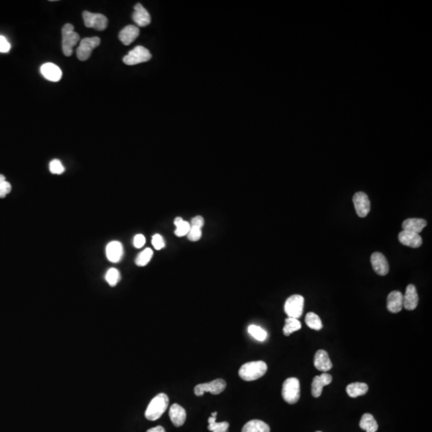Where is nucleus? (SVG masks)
<instances>
[{
	"label": "nucleus",
	"instance_id": "f257e3e1",
	"mask_svg": "<svg viewBox=\"0 0 432 432\" xmlns=\"http://www.w3.org/2000/svg\"><path fill=\"white\" fill-rule=\"evenodd\" d=\"M268 365L264 361H254L245 363L240 367L239 375L245 381H254L265 375Z\"/></svg>",
	"mask_w": 432,
	"mask_h": 432
},
{
	"label": "nucleus",
	"instance_id": "f03ea898",
	"mask_svg": "<svg viewBox=\"0 0 432 432\" xmlns=\"http://www.w3.org/2000/svg\"><path fill=\"white\" fill-rule=\"evenodd\" d=\"M169 404V398L164 393L157 394L149 403L145 411V417L150 421L159 419L166 411Z\"/></svg>",
	"mask_w": 432,
	"mask_h": 432
},
{
	"label": "nucleus",
	"instance_id": "7ed1b4c3",
	"mask_svg": "<svg viewBox=\"0 0 432 432\" xmlns=\"http://www.w3.org/2000/svg\"><path fill=\"white\" fill-rule=\"evenodd\" d=\"M72 24H67L62 28V48L64 56H72L73 48L80 41V37L78 33L74 31Z\"/></svg>",
	"mask_w": 432,
	"mask_h": 432
},
{
	"label": "nucleus",
	"instance_id": "20e7f679",
	"mask_svg": "<svg viewBox=\"0 0 432 432\" xmlns=\"http://www.w3.org/2000/svg\"><path fill=\"white\" fill-rule=\"evenodd\" d=\"M282 396L289 404H295L300 398V383L297 378H289L284 381Z\"/></svg>",
	"mask_w": 432,
	"mask_h": 432
},
{
	"label": "nucleus",
	"instance_id": "39448f33",
	"mask_svg": "<svg viewBox=\"0 0 432 432\" xmlns=\"http://www.w3.org/2000/svg\"><path fill=\"white\" fill-rule=\"evenodd\" d=\"M304 298L300 295L290 296L284 305V311L288 317L300 319L303 315Z\"/></svg>",
	"mask_w": 432,
	"mask_h": 432
},
{
	"label": "nucleus",
	"instance_id": "423d86ee",
	"mask_svg": "<svg viewBox=\"0 0 432 432\" xmlns=\"http://www.w3.org/2000/svg\"><path fill=\"white\" fill-rule=\"evenodd\" d=\"M151 57L152 56L151 52H149L147 48L142 46H138L131 50L127 56H124L123 60V63L127 65L133 66L146 63L151 60Z\"/></svg>",
	"mask_w": 432,
	"mask_h": 432
},
{
	"label": "nucleus",
	"instance_id": "0eeeda50",
	"mask_svg": "<svg viewBox=\"0 0 432 432\" xmlns=\"http://www.w3.org/2000/svg\"><path fill=\"white\" fill-rule=\"evenodd\" d=\"M226 387V381L222 379H217L211 381L210 383L197 385L194 387V392L196 396H202L206 392H210L212 394H219L222 393Z\"/></svg>",
	"mask_w": 432,
	"mask_h": 432
},
{
	"label": "nucleus",
	"instance_id": "6e6552de",
	"mask_svg": "<svg viewBox=\"0 0 432 432\" xmlns=\"http://www.w3.org/2000/svg\"><path fill=\"white\" fill-rule=\"evenodd\" d=\"M84 25L88 28H93L97 31L105 30L108 25V20L105 16L102 14L91 13L89 12H83Z\"/></svg>",
	"mask_w": 432,
	"mask_h": 432
},
{
	"label": "nucleus",
	"instance_id": "1a4fd4ad",
	"mask_svg": "<svg viewBox=\"0 0 432 432\" xmlns=\"http://www.w3.org/2000/svg\"><path fill=\"white\" fill-rule=\"evenodd\" d=\"M100 45V39L99 37L85 38L80 41V45L77 48L76 54L80 61H86L91 57V52L95 48Z\"/></svg>",
	"mask_w": 432,
	"mask_h": 432
},
{
	"label": "nucleus",
	"instance_id": "9d476101",
	"mask_svg": "<svg viewBox=\"0 0 432 432\" xmlns=\"http://www.w3.org/2000/svg\"><path fill=\"white\" fill-rule=\"evenodd\" d=\"M353 202H354L356 214L361 218H364L370 212L371 202L369 200L368 196L366 193L363 191L355 193L353 196Z\"/></svg>",
	"mask_w": 432,
	"mask_h": 432
},
{
	"label": "nucleus",
	"instance_id": "9b49d317",
	"mask_svg": "<svg viewBox=\"0 0 432 432\" xmlns=\"http://www.w3.org/2000/svg\"><path fill=\"white\" fill-rule=\"evenodd\" d=\"M371 263L375 273L379 276H387L389 272V264L387 259L380 252H374L371 256Z\"/></svg>",
	"mask_w": 432,
	"mask_h": 432
},
{
	"label": "nucleus",
	"instance_id": "f8f14e48",
	"mask_svg": "<svg viewBox=\"0 0 432 432\" xmlns=\"http://www.w3.org/2000/svg\"><path fill=\"white\" fill-rule=\"evenodd\" d=\"M332 381V376L327 373L315 376L311 383V394L315 398L320 396L323 392V387L329 385Z\"/></svg>",
	"mask_w": 432,
	"mask_h": 432
},
{
	"label": "nucleus",
	"instance_id": "ddd939ff",
	"mask_svg": "<svg viewBox=\"0 0 432 432\" xmlns=\"http://www.w3.org/2000/svg\"><path fill=\"white\" fill-rule=\"evenodd\" d=\"M398 240L401 244L409 248H418L422 244V240L419 234L406 231H402L398 234Z\"/></svg>",
	"mask_w": 432,
	"mask_h": 432
},
{
	"label": "nucleus",
	"instance_id": "4468645a",
	"mask_svg": "<svg viewBox=\"0 0 432 432\" xmlns=\"http://www.w3.org/2000/svg\"><path fill=\"white\" fill-rule=\"evenodd\" d=\"M314 365H315V368L319 371H323V372L330 371L333 366L331 359H330L328 353L324 350H319L317 352L315 353V358H314Z\"/></svg>",
	"mask_w": 432,
	"mask_h": 432
},
{
	"label": "nucleus",
	"instance_id": "2eb2a0df",
	"mask_svg": "<svg viewBox=\"0 0 432 432\" xmlns=\"http://www.w3.org/2000/svg\"><path fill=\"white\" fill-rule=\"evenodd\" d=\"M418 303V296L416 288L413 284L406 287V292L403 296V307L408 311H413L416 308Z\"/></svg>",
	"mask_w": 432,
	"mask_h": 432
},
{
	"label": "nucleus",
	"instance_id": "dca6fc26",
	"mask_svg": "<svg viewBox=\"0 0 432 432\" xmlns=\"http://www.w3.org/2000/svg\"><path fill=\"white\" fill-rule=\"evenodd\" d=\"M41 73L45 79L52 82L60 81L63 76L61 69L56 64L47 63L43 64L40 68Z\"/></svg>",
	"mask_w": 432,
	"mask_h": 432
},
{
	"label": "nucleus",
	"instance_id": "f3484780",
	"mask_svg": "<svg viewBox=\"0 0 432 432\" xmlns=\"http://www.w3.org/2000/svg\"><path fill=\"white\" fill-rule=\"evenodd\" d=\"M403 307V296L400 292L394 291L387 296V307L391 313H398Z\"/></svg>",
	"mask_w": 432,
	"mask_h": 432
},
{
	"label": "nucleus",
	"instance_id": "a211bd4d",
	"mask_svg": "<svg viewBox=\"0 0 432 432\" xmlns=\"http://www.w3.org/2000/svg\"><path fill=\"white\" fill-rule=\"evenodd\" d=\"M134 22L139 27H147L151 24V16L143 6L142 4H137L135 6V12L132 16Z\"/></svg>",
	"mask_w": 432,
	"mask_h": 432
},
{
	"label": "nucleus",
	"instance_id": "6ab92c4d",
	"mask_svg": "<svg viewBox=\"0 0 432 432\" xmlns=\"http://www.w3.org/2000/svg\"><path fill=\"white\" fill-rule=\"evenodd\" d=\"M169 416L173 424L178 427L184 424L186 417V410L180 405L174 403L171 405V408L169 410Z\"/></svg>",
	"mask_w": 432,
	"mask_h": 432
},
{
	"label": "nucleus",
	"instance_id": "aec40b11",
	"mask_svg": "<svg viewBox=\"0 0 432 432\" xmlns=\"http://www.w3.org/2000/svg\"><path fill=\"white\" fill-rule=\"evenodd\" d=\"M139 36V28L134 25H129L119 32V39L124 45L128 46L132 44Z\"/></svg>",
	"mask_w": 432,
	"mask_h": 432
},
{
	"label": "nucleus",
	"instance_id": "412c9836",
	"mask_svg": "<svg viewBox=\"0 0 432 432\" xmlns=\"http://www.w3.org/2000/svg\"><path fill=\"white\" fill-rule=\"evenodd\" d=\"M106 254L107 259L112 263H117L121 260L123 254V246L121 243L112 241L106 248Z\"/></svg>",
	"mask_w": 432,
	"mask_h": 432
},
{
	"label": "nucleus",
	"instance_id": "4be33fe9",
	"mask_svg": "<svg viewBox=\"0 0 432 432\" xmlns=\"http://www.w3.org/2000/svg\"><path fill=\"white\" fill-rule=\"evenodd\" d=\"M426 220L423 219H407L402 222V231H406V232H414L419 234L423 228L426 226Z\"/></svg>",
	"mask_w": 432,
	"mask_h": 432
},
{
	"label": "nucleus",
	"instance_id": "5701e85b",
	"mask_svg": "<svg viewBox=\"0 0 432 432\" xmlns=\"http://www.w3.org/2000/svg\"><path fill=\"white\" fill-rule=\"evenodd\" d=\"M269 425L267 424L264 421L259 419H253L249 421L244 425L242 428V432H270Z\"/></svg>",
	"mask_w": 432,
	"mask_h": 432
},
{
	"label": "nucleus",
	"instance_id": "b1692460",
	"mask_svg": "<svg viewBox=\"0 0 432 432\" xmlns=\"http://www.w3.org/2000/svg\"><path fill=\"white\" fill-rule=\"evenodd\" d=\"M359 426L361 429L366 430V432H376L379 428V425L375 418L372 414L368 413L363 414L359 422Z\"/></svg>",
	"mask_w": 432,
	"mask_h": 432
},
{
	"label": "nucleus",
	"instance_id": "393cba45",
	"mask_svg": "<svg viewBox=\"0 0 432 432\" xmlns=\"http://www.w3.org/2000/svg\"><path fill=\"white\" fill-rule=\"evenodd\" d=\"M346 390L349 396L351 398H356L367 394L368 391V386L365 383L357 382V383H350L346 388Z\"/></svg>",
	"mask_w": 432,
	"mask_h": 432
},
{
	"label": "nucleus",
	"instance_id": "a878e982",
	"mask_svg": "<svg viewBox=\"0 0 432 432\" xmlns=\"http://www.w3.org/2000/svg\"><path fill=\"white\" fill-rule=\"evenodd\" d=\"M302 324L299 319L294 318H287L285 320V325L284 327V334L286 336H289L295 331L301 329Z\"/></svg>",
	"mask_w": 432,
	"mask_h": 432
},
{
	"label": "nucleus",
	"instance_id": "bb28decb",
	"mask_svg": "<svg viewBox=\"0 0 432 432\" xmlns=\"http://www.w3.org/2000/svg\"><path fill=\"white\" fill-rule=\"evenodd\" d=\"M305 322L310 328L315 330V331H320L323 328L321 319L319 317V315H316L314 312H309V313L307 314Z\"/></svg>",
	"mask_w": 432,
	"mask_h": 432
},
{
	"label": "nucleus",
	"instance_id": "cd10ccee",
	"mask_svg": "<svg viewBox=\"0 0 432 432\" xmlns=\"http://www.w3.org/2000/svg\"><path fill=\"white\" fill-rule=\"evenodd\" d=\"M208 430L212 432H228L229 423L228 422H216V416L209 417Z\"/></svg>",
	"mask_w": 432,
	"mask_h": 432
},
{
	"label": "nucleus",
	"instance_id": "c85d7f7f",
	"mask_svg": "<svg viewBox=\"0 0 432 432\" xmlns=\"http://www.w3.org/2000/svg\"><path fill=\"white\" fill-rule=\"evenodd\" d=\"M248 333L252 335V337L257 339L259 341H264L268 337V333L262 327L256 325H251L248 327Z\"/></svg>",
	"mask_w": 432,
	"mask_h": 432
},
{
	"label": "nucleus",
	"instance_id": "c756f323",
	"mask_svg": "<svg viewBox=\"0 0 432 432\" xmlns=\"http://www.w3.org/2000/svg\"><path fill=\"white\" fill-rule=\"evenodd\" d=\"M153 256V252L151 248H147L141 252L139 256H137L135 260V264L139 267H144L147 265L149 262L151 261Z\"/></svg>",
	"mask_w": 432,
	"mask_h": 432
},
{
	"label": "nucleus",
	"instance_id": "7c9ffc66",
	"mask_svg": "<svg viewBox=\"0 0 432 432\" xmlns=\"http://www.w3.org/2000/svg\"><path fill=\"white\" fill-rule=\"evenodd\" d=\"M105 278L107 283H108L111 287H114V286L116 285V284L119 283V280H120V273H119V272L117 269H115V268H111V269L107 271Z\"/></svg>",
	"mask_w": 432,
	"mask_h": 432
},
{
	"label": "nucleus",
	"instance_id": "2f4dec72",
	"mask_svg": "<svg viewBox=\"0 0 432 432\" xmlns=\"http://www.w3.org/2000/svg\"><path fill=\"white\" fill-rule=\"evenodd\" d=\"M190 229V225L188 222L182 220L180 224H178L176 226V229L174 231V234L178 237H182V236H187L189 231Z\"/></svg>",
	"mask_w": 432,
	"mask_h": 432
},
{
	"label": "nucleus",
	"instance_id": "473e14b6",
	"mask_svg": "<svg viewBox=\"0 0 432 432\" xmlns=\"http://www.w3.org/2000/svg\"><path fill=\"white\" fill-rule=\"evenodd\" d=\"M50 171L52 174H61L64 172L65 169L59 159H54L49 165Z\"/></svg>",
	"mask_w": 432,
	"mask_h": 432
},
{
	"label": "nucleus",
	"instance_id": "72a5a7b5",
	"mask_svg": "<svg viewBox=\"0 0 432 432\" xmlns=\"http://www.w3.org/2000/svg\"><path fill=\"white\" fill-rule=\"evenodd\" d=\"M202 236V231L201 228H197V227H190V231H189L187 237L190 241H198Z\"/></svg>",
	"mask_w": 432,
	"mask_h": 432
},
{
	"label": "nucleus",
	"instance_id": "f704fd0d",
	"mask_svg": "<svg viewBox=\"0 0 432 432\" xmlns=\"http://www.w3.org/2000/svg\"><path fill=\"white\" fill-rule=\"evenodd\" d=\"M152 244L156 250H161L164 247V240L160 235L156 234L152 237Z\"/></svg>",
	"mask_w": 432,
	"mask_h": 432
},
{
	"label": "nucleus",
	"instance_id": "c9c22d12",
	"mask_svg": "<svg viewBox=\"0 0 432 432\" xmlns=\"http://www.w3.org/2000/svg\"><path fill=\"white\" fill-rule=\"evenodd\" d=\"M11 190H12V185L10 184V182L7 181L0 182V198L6 197L7 194L11 192Z\"/></svg>",
	"mask_w": 432,
	"mask_h": 432
},
{
	"label": "nucleus",
	"instance_id": "e433bc0d",
	"mask_svg": "<svg viewBox=\"0 0 432 432\" xmlns=\"http://www.w3.org/2000/svg\"><path fill=\"white\" fill-rule=\"evenodd\" d=\"M10 50V43L8 42V40L4 36H0V52L8 53Z\"/></svg>",
	"mask_w": 432,
	"mask_h": 432
},
{
	"label": "nucleus",
	"instance_id": "4c0bfd02",
	"mask_svg": "<svg viewBox=\"0 0 432 432\" xmlns=\"http://www.w3.org/2000/svg\"><path fill=\"white\" fill-rule=\"evenodd\" d=\"M146 243V239L143 235H136L134 238V246L136 248H140L144 246Z\"/></svg>",
	"mask_w": 432,
	"mask_h": 432
},
{
	"label": "nucleus",
	"instance_id": "58836bf2",
	"mask_svg": "<svg viewBox=\"0 0 432 432\" xmlns=\"http://www.w3.org/2000/svg\"><path fill=\"white\" fill-rule=\"evenodd\" d=\"M204 225V220L202 216L197 215L191 220V226L202 228Z\"/></svg>",
	"mask_w": 432,
	"mask_h": 432
},
{
	"label": "nucleus",
	"instance_id": "ea45409f",
	"mask_svg": "<svg viewBox=\"0 0 432 432\" xmlns=\"http://www.w3.org/2000/svg\"><path fill=\"white\" fill-rule=\"evenodd\" d=\"M147 432H166V430L163 426H157L155 427H153V428L149 429Z\"/></svg>",
	"mask_w": 432,
	"mask_h": 432
},
{
	"label": "nucleus",
	"instance_id": "a19ab883",
	"mask_svg": "<svg viewBox=\"0 0 432 432\" xmlns=\"http://www.w3.org/2000/svg\"><path fill=\"white\" fill-rule=\"evenodd\" d=\"M182 220H182L181 217H177V218H175V220H174V225H175V226H177L178 224H180V223L182 222Z\"/></svg>",
	"mask_w": 432,
	"mask_h": 432
},
{
	"label": "nucleus",
	"instance_id": "79ce46f5",
	"mask_svg": "<svg viewBox=\"0 0 432 432\" xmlns=\"http://www.w3.org/2000/svg\"><path fill=\"white\" fill-rule=\"evenodd\" d=\"M4 181H6V178L4 174H0V182H4Z\"/></svg>",
	"mask_w": 432,
	"mask_h": 432
},
{
	"label": "nucleus",
	"instance_id": "37998d69",
	"mask_svg": "<svg viewBox=\"0 0 432 432\" xmlns=\"http://www.w3.org/2000/svg\"><path fill=\"white\" fill-rule=\"evenodd\" d=\"M216 415H217V412H213L211 414V416H216Z\"/></svg>",
	"mask_w": 432,
	"mask_h": 432
},
{
	"label": "nucleus",
	"instance_id": "c03bdc74",
	"mask_svg": "<svg viewBox=\"0 0 432 432\" xmlns=\"http://www.w3.org/2000/svg\"><path fill=\"white\" fill-rule=\"evenodd\" d=\"M316 432H322V431H316Z\"/></svg>",
	"mask_w": 432,
	"mask_h": 432
}]
</instances>
